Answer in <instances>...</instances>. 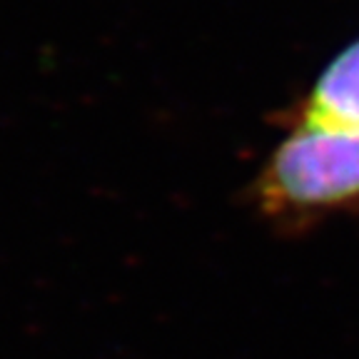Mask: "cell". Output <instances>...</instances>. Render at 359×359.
Here are the masks:
<instances>
[{
    "mask_svg": "<svg viewBox=\"0 0 359 359\" xmlns=\"http://www.w3.org/2000/svg\"><path fill=\"white\" fill-rule=\"evenodd\" d=\"M357 200L359 125H299L262 172V202L275 212H320Z\"/></svg>",
    "mask_w": 359,
    "mask_h": 359,
    "instance_id": "obj_1",
    "label": "cell"
},
{
    "mask_svg": "<svg viewBox=\"0 0 359 359\" xmlns=\"http://www.w3.org/2000/svg\"><path fill=\"white\" fill-rule=\"evenodd\" d=\"M307 128L359 125V40L342 50L314 83L302 112Z\"/></svg>",
    "mask_w": 359,
    "mask_h": 359,
    "instance_id": "obj_2",
    "label": "cell"
}]
</instances>
